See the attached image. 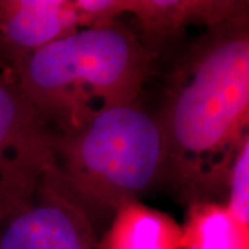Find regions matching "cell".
<instances>
[{"mask_svg": "<svg viewBox=\"0 0 249 249\" xmlns=\"http://www.w3.org/2000/svg\"><path fill=\"white\" fill-rule=\"evenodd\" d=\"M166 142V181L188 204L227 184L249 129V14L209 29L188 53L157 112Z\"/></svg>", "mask_w": 249, "mask_h": 249, "instance_id": "obj_1", "label": "cell"}, {"mask_svg": "<svg viewBox=\"0 0 249 249\" xmlns=\"http://www.w3.org/2000/svg\"><path fill=\"white\" fill-rule=\"evenodd\" d=\"M150 71L148 49L116 22L78 29L31 55L13 75L54 134H65L103 111L134 103Z\"/></svg>", "mask_w": 249, "mask_h": 249, "instance_id": "obj_2", "label": "cell"}, {"mask_svg": "<svg viewBox=\"0 0 249 249\" xmlns=\"http://www.w3.org/2000/svg\"><path fill=\"white\" fill-rule=\"evenodd\" d=\"M166 142L157 114L136 101L109 108L54 139L53 176L86 211L114 213L166 180Z\"/></svg>", "mask_w": 249, "mask_h": 249, "instance_id": "obj_3", "label": "cell"}, {"mask_svg": "<svg viewBox=\"0 0 249 249\" xmlns=\"http://www.w3.org/2000/svg\"><path fill=\"white\" fill-rule=\"evenodd\" d=\"M54 139L16 79L0 73V224L34 202L53 170Z\"/></svg>", "mask_w": 249, "mask_h": 249, "instance_id": "obj_4", "label": "cell"}, {"mask_svg": "<svg viewBox=\"0 0 249 249\" xmlns=\"http://www.w3.org/2000/svg\"><path fill=\"white\" fill-rule=\"evenodd\" d=\"M52 172L34 202L0 224V249H98L90 216Z\"/></svg>", "mask_w": 249, "mask_h": 249, "instance_id": "obj_5", "label": "cell"}, {"mask_svg": "<svg viewBox=\"0 0 249 249\" xmlns=\"http://www.w3.org/2000/svg\"><path fill=\"white\" fill-rule=\"evenodd\" d=\"M78 29L73 0H0V54L11 72Z\"/></svg>", "mask_w": 249, "mask_h": 249, "instance_id": "obj_6", "label": "cell"}, {"mask_svg": "<svg viewBox=\"0 0 249 249\" xmlns=\"http://www.w3.org/2000/svg\"><path fill=\"white\" fill-rule=\"evenodd\" d=\"M145 36L163 40L193 25L217 28L249 14V0H126Z\"/></svg>", "mask_w": 249, "mask_h": 249, "instance_id": "obj_7", "label": "cell"}, {"mask_svg": "<svg viewBox=\"0 0 249 249\" xmlns=\"http://www.w3.org/2000/svg\"><path fill=\"white\" fill-rule=\"evenodd\" d=\"M98 249H181V226L140 201L126 202L112 213Z\"/></svg>", "mask_w": 249, "mask_h": 249, "instance_id": "obj_8", "label": "cell"}, {"mask_svg": "<svg viewBox=\"0 0 249 249\" xmlns=\"http://www.w3.org/2000/svg\"><path fill=\"white\" fill-rule=\"evenodd\" d=\"M181 249H249V224L226 202H191L181 226Z\"/></svg>", "mask_w": 249, "mask_h": 249, "instance_id": "obj_9", "label": "cell"}, {"mask_svg": "<svg viewBox=\"0 0 249 249\" xmlns=\"http://www.w3.org/2000/svg\"><path fill=\"white\" fill-rule=\"evenodd\" d=\"M226 188V205L240 220L249 224V129L232 158Z\"/></svg>", "mask_w": 249, "mask_h": 249, "instance_id": "obj_10", "label": "cell"}, {"mask_svg": "<svg viewBox=\"0 0 249 249\" xmlns=\"http://www.w3.org/2000/svg\"><path fill=\"white\" fill-rule=\"evenodd\" d=\"M79 29L108 27L126 16V0H73Z\"/></svg>", "mask_w": 249, "mask_h": 249, "instance_id": "obj_11", "label": "cell"}]
</instances>
